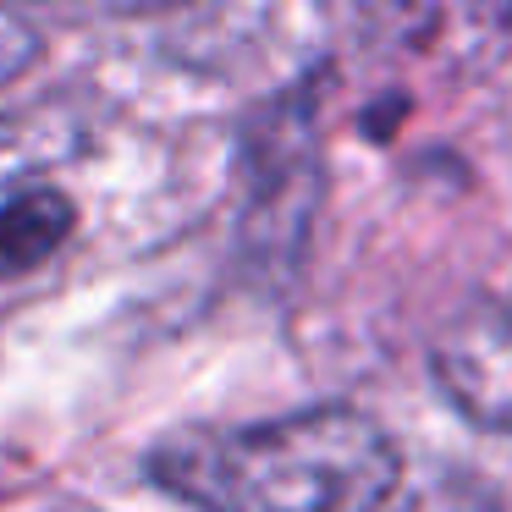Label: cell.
I'll return each instance as SVG.
<instances>
[{
	"label": "cell",
	"mask_w": 512,
	"mask_h": 512,
	"mask_svg": "<svg viewBox=\"0 0 512 512\" xmlns=\"http://www.w3.org/2000/svg\"><path fill=\"white\" fill-rule=\"evenodd\" d=\"M435 375L468 419L512 430V309H479L446 325L435 342Z\"/></svg>",
	"instance_id": "2"
},
{
	"label": "cell",
	"mask_w": 512,
	"mask_h": 512,
	"mask_svg": "<svg viewBox=\"0 0 512 512\" xmlns=\"http://www.w3.org/2000/svg\"><path fill=\"white\" fill-rule=\"evenodd\" d=\"M39 50H45V39H39V28L28 23V17L0 12V89L23 78V72L39 61Z\"/></svg>",
	"instance_id": "4"
},
{
	"label": "cell",
	"mask_w": 512,
	"mask_h": 512,
	"mask_svg": "<svg viewBox=\"0 0 512 512\" xmlns=\"http://www.w3.org/2000/svg\"><path fill=\"white\" fill-rule=\"evenodd\" d=\"M72 237V199L56 188H23L0 204V276L39 270Z\"/></svg>",
	"instance_id": "3"
},
{
	"label": "cell",
	"mask_w": 512,
	"mask_h": 512,
	"mask_svg": "<svg viewBox=\"0 0 512 512\" xmlns=\"http://www.w3.org/2000/svg\"><path fill=\"white\" fill-rule=\"evenodd\" d=\"M160 490L199 512H375L402 485L391 435L358 408L193 430L149 457Z\"/></svg>",
	"instance_id": "1"
}]
</instances>
